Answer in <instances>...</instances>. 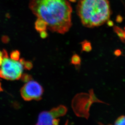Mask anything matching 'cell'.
<instances>
[{
  "mask_svg": "<svg viewBox=\"0 0 125 125\" xmlns=\"http://www.w3.org/2000/svg\"><path fill=\"white\" fill-rule=\"evenodd\" d=\"M29 7L52 32L64 34L72 26V8L68 0H30Z\"/></svg>",
  "mask_w": 125,
  "mask_h": 125,
  "instance_id": "1",
  "label": "cell"
},
{
  "mask_svg": "<svg viewBox=\"0 0 125 125\" xmlns=\"http://www.w3.org/2000/svg\"><path fill=\"white\" fill-rule=\"evenodd\" d=\"M77 13L84 26L92 28L107 22L111 11L109 0H80Z\"/></svg>",
  "mask_w": 125,
  "mask_h": 125,
  "instance_id": "2",
  "label": "cell"
},
{
  "mask_svg": "<svg viewBox=\"0 0 125 125\" xmlns=\"http://www.w3.org/2000/svg\"><path fill=\"white\" fill-rule=\"evenodd\" d=\"M2 52L3 58L0 65V77L8 80L20 79L22 75L24 60H14L9 58L5 50H3Z\"/></svg>",
  "mask_w": 125,
  "mask_h": 125,
  "instance_id": "3",
  "label": "cell"
},
{
  "mask_svg": "<svg viewBox=\"0 0 125 125\" xmlns=\"http://www.w3.org/2000/svg\"><path fill=\"white\" fill-rule=\"evenodd\" d=\"M93 103L89 94L82 92L74 96L72 100L71 106L76 115L88 119L90 109Z\"/></svg>",
  "mask_w": 125,
  "mask_h": 125,
  "instance_id": "4",
  "label": "cell"
},
{
  "mask_svg": "<svg viewBox=\"0 0 125 125\" xmlns=\"http://www.w3.org/2000/svg\"><path fill=\"white\" fill-rule=\"evenodd\" d=\"M43 92L42 85L37 82L31 79L26 82L21 87L20 94L24 100L29 101L41 100Z\"/></svg>",
  "mask_w": 125,
  "mask_h": 125,
  "instance_id": "5",
  "label": "cell"
},
{
  "mask_svg": "<svg viewBox=\"0 0 125 125\" xmlns=\"http://www.w3.org/2000/svg\"><path fill=\"white\" fill-rule=\"evenodd\" d=\"M34 26L36 30L40 32L42 31H46L47 28V24L45 20L41 18H38L35 22Z\"/></svg>",
  "mask_w": 125,
  "mask_h": 125,
  "instance_id": "6",
  "label": "cell"
},
{
  "mask_svg": "<svg viewBox=\"0 0 125 125\" xmlns=\"http://www.w3.org/2000/svg\"><path fill=\"white\" fill-rule=\"evenodd\" d=\"M82 59L80 56L77 53H74L71 57V64L74 65L77 69H79L81 64Z\"/></svg>",
  "mask_w": 125,
  "mask_h": 125,
  "instance_id": "7",
  "label": "cell"
},
{
  "mask_svg": "<svg viewBox=\"0 0 125 125\" xmlns=\"http://www.w3.org/2000/svg\"><path fill=\"white\" fill-rule=\"evenodd\" d=\"M113 30L121 41L125 44V31L117 26L114 27Z\"/></svg>",
  "mask_w": 125,
  "mask_h": 125,
  "instance_id": "8",
  "label": "cell"
},
{
  "mask_svg": "<svg viewBox=\"0 0 125 125\" xmlns=\"http://www.w3.org/2000/svg\"><path fill=\"white\" fill-rule=\"evenodd\" d=\"M80 43L82 45V52H90L92 50V45L90 42L87 40H84Z\"/></svg>",
  "mask_w": 125,
  "mask_h": 125,
  "instance_id": "9",
  "label": "cell"
},
{
  "mask_svg": "<svg viewBox=\"0 0 125 125\" xmlns=\"http://www.w3.org/2000/svg\"><path fill=\"white\" fill-rule=\"evenodd\" d=\"M89 94L90 96V98L92 101V102L93 103H102V104H107L109 105L108 103H106L104 102L102 100H100V99H98L96 95L95 94L94 91L93 89H90V90H89Z\"/></svg>",
  "mask_w": 125,
  "mask_h": 125,
  "instance_id": "10",
  "label": "cell"
},
{
  "mask_svg": "<svg viewBox=\"0 0 125 125\" xmlns=\"http://www.w3.org/2000/svg\"><path fill=\"white\" fill-rule=\"evenodd\" d=\"M49 113L52 117L53 119H55V118H58L59 117H61L59 113V111L58 110V108L57 107L53 108L52 109H51L50 111H49Z\"/></svg>",
  "mask_w": 125,
  "mask_h": 125,
  "instance_id": "11",
  "label": "cell"
},
{
  "mask_svg": "<svg viewBox=\"0 0 125 125\" xmlns=\"http://www.w3.org/2000/svg\"><path fill=\"white\" fill-rule=\"evenodd\" d=\"M57 108L61 117L64 116L66 114L68 111V109L65 106L60 105H59V106H58Z\"/></svg>",
  "mask_w": 125,
  "mask_h": 125,
  "instance_id": "12",
  "label": "cell"
},
{
  "mask_svg": "<svg viewBox=\"0 0 125 125\" xmlns=\"http://www.w3.org/2000/svg\"><path fill=\"white\" fill-rule=\"evenodd\" d=\"M115 125H125V115L119 116L115 122Z\"/></svg>",
  "mask_w": 125,
  "mask_h": 125,
  "instance_id": "13",
  "label": "cell"
},
{
  "mask_svg": "<svg viewBox=\"0 0 125 125\" xmlns=\"http://www.w3.org/2000/svg\"><path fill=\"white\" fill-rule=\"evenodd\" d=\"M20 56V53L19 51L17 50L13 51L10 54V58L14 60H19Z\"/></svg>",
  "mask_w": 125,
  "mask_h": 125,
  "instance_id": "14",
  "label": "cell"
},
{
  "mask_svg": "<svg viewBox=\"0 0 125 125\" xmlns=\"http://www.w3.org/2000/svg\"><path fill=\"white\" fill-rule=\"evenodd\" d=\"M24 69L27 70H30L32 69V63L29 61H26L24 60L23 63Z\"/></svg>",
  "mask_w": 125,
  "mask_h": 125,
  "instance_id": "15",
  "label": "cell"
},
{
  "mask_svg": "<svg viewBox=\"0 0 125 125\" xmlns=\"http://www.w3.org/2000/svg\"><path fill=\"white\" fill-rule=\"evenodd\" d=\"M21 78L23 81L26 82L32 79V77L27 74H22Z\"/></svg>",
  "mask_w": 125,
  "mask_h": 125,
  "instance_id": "16",
  "label": "cell"
},
{
  "mask_svg": "<svg viewBox=\"0 0 125 125\" xmlns=\"http://www.w3.org/2000/svg\"><path fill=\"white\" fill-rule=\"evenodd\" d=\"M40 35L41 38L45 39L48 36V33L46 32V31H44L40 32Z\"/></svg>",
  "mask_w": 125,
  "mask_h": 125,
  "instance_id": "17",
  "label": "cell"
},
{
  "mask_svg": "<svg viewBox=\"0 0 125 125\" xmlns=\"http://www.w3.org/2000/svg\"><path fill=\"white\" fill-rule=\"evenodd\" d=\"M122 54V50L120 49H117L115 50L114 52V54L116 57H119L121 56Z\"/></svg>",
  "mask_w": 125,
  "mask_h": 125,
  "instance_id": "18",
  "label": "cell"
},
{
  "mask_svg": "<svg viewBox=\"0 0 125 125\" xmlns=\"http://www.w3.org/2000/svg\"><path fill=\"white\" fill-rule=\"evenodd\" d=\"M60 121V119L58 118H55L52 121V125H58L59 124Z\"/></svg>",
  "mask_w": 125,
  "mask_h": 125,
  "instance_id": "19",
  "label": "cell"
},
{
  "mask_svg": "<svg viewBox=\"0 0 125 125\" xmlns=\"http://www.w3.org/2000/svg\"><path fill=\"white\" fill-rule=\"evenodd\" d=\"M3 58V54L2 51H0V65H1V63L2 62V60Z\"/></svg>",
  "mask_w": 125,
  "mask_h": 125,
  "instance_id": "20",
  "label": "cell"
},
{
  "mask_svg": "<svg viewBox=\"0 0 125 125\" xmlns=\"http://www.w3.org/2000/svg\"><path fill=\"white\" fill-rule=\"evenodd\" d=\"M117 22H120L121 21H122V17L119 15V16H118L117 17Z\"/></svg>",
  "mask_w": 125,
  "mask_h": 125,
  "instance_id": "21",
  "label": "cell"
},
{
  "mask_svg": "<svg viewBox=\"0 0 125 125\" xmlns=\"http://www.w3.org/2000/svg\"><path fill=\"white\" fill-rule=\"evenodd\" d=\"M107 24L109 26H113V23L111 21H109V20H108L107 21Z\"/></svg>",
  "mask_w": 125,
  "mask_h": 125,
  "instance_id": "22",
  "label": "cell"
},
{
  "mask_svg": "<svg viewBox=\"0 0 125 125\" xmlns=\"http://www.w3.org/2000/svg\"><path fill=\"white\" fill-rule=\"evenodd\" d=\"M2 86H1V83H0V92H2Z\"/></svg>",
  "mask_w": 125,
  "mask_h": 125,
  "instance_id": "23",
  "label": "cell"
},
{
  "mask_svg": "<svg viewBox=\"0 0 125 125\" xmlns=\"http://www.w3.org/2000/svg\"><path fill=\"white\" fill-rule=\"evenodd\" d=\"M70 1H72V2H75L76 1V0H70Z\"/></svg>",
  "mask_w": 125,
  "mask_h": 125,
  "instance_id": "24",
  "label": "cell"
}]
</instances>
